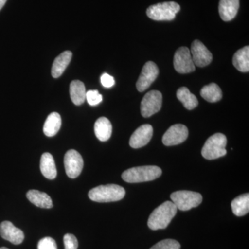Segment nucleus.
I'll return each mask as SVG.
<instances>
[{
  "mask_svg": "<svg viewBox=\"0 0 249 249\" xmlns=\"http://www.w3.org/2000/svg\"><path fill=\"white\" fill-rule=\"evenodd\" d=\"M232 213L237 217H242L249 211V195H242L234 199L231 202Z\"/></svg>",
  "mask_w": 249,
  "mask_h": 249,
  "instance_id": "nucleus-25",
  "label": "nucleus"
},
{
  "mask_svg": "<svg viewBox=\"0 0 249 249\" xmlns=\"http://www.w3.org/2000/svg\"><path fill=\"white\" fill-rule=\"evenodd\" d=\"M101 84L106 88H110L115 84V80L112 76L107 73H103L101 77Z\"/></svg>",
  "mask_w": 249,
  "mask_h": 249,
  "instance_id": "nucleus-30",
  "label": "nucleus"
},
{
  "mask_svg": "<svg viewBox=\"0 0 249 249\" xmlns=\"http://www.w3.org/2000/svg\"><path fill=\"white\" fill-rule=\"evenodd\" d=\"M0 249H9L6 248V247H1V248H0Z\"/></svg>",
  "mask_w": 249,
  "mask_h": 249,
  "instance_id": "nucleus-32",
  "label": "nucleus"
},
{
  "mask_svg": "<svg viewBox=\"0 0 249 249\" xmlns=\"http://www.w3.org/2000/svg\"><path fill=\"white\" fill-rule=\"evenodd\" d=\"M174 67L180 73H191L196 70L191 51L188 47H180L177 50L174 56Z\"/></svg>",
  "mask_w": 249,
  "mask_h": 249,
  "instance_id": "nucleus-8",
  "label": "nucleus"
},
{
  "mask_svg": "<svg viewBox=\"0 0 249 249\" xmlns=\"http://www.w3.org/2000/svg\"><path fill=\"white\" fill-rule=\"evenodd\" d=\"M188 129L182 124L172 125L163 136L162 142L166 146H173L182 143L188 138Z\"/></svg>",
  "mask_w": 249,
  "mask_h": 249,
  "instance_id": "nucleus-11",
  "label": "nucleus"
},
{
  "mask_svg": "<svg viewBox=\"0 0 249 249\" xmlns=\"http://www.w3.org/2000/svg\"><path fill=\"white\" fill-rule=\"evenodd\" d=\"M181 9L175 1H166L152 5L147 9L146 14L150 19L157 21H171Z\"/></svg>",
  "mask_w": 249,
  "mask_h": 249,
  "instance_id": "nucleus-5",
  "label": "nucleus"
},
{
  "mask_svg": "<svg viewBox=\"0 0 249 249\" xmlns=\"http://www.w3.org/2000/svg\"><path fill=\"white\" fill-rule=\"evenodd\" d=\"M162 170L155 165L134 167L125 170L122 174V178L127 183H141L153 181L160 178Z\"/></svg>",
  "mask_w": 249,
  "mask_h": 249,
  "instance_id": "nucleus-2",
  "label": "nucleus"
},
{
  "mask_svg": "<svg viewBox=\"0 0 249 249\" xmlns=\"http://www.w3.org/2000/svg\"><path fill=\"white\" fill-rule=\"evenodd\" d=\"M86 100L90 106H97L102 102L103 96L98 92V90H90L86 92Z\"/></svg>",
  "mask_w": 249,
  "mask_h": 249,
  "instance_id": "nucleus-27",
  "label": "nucleus"
},
{
  "mask_svg": "<svg viewBox=\"0 0 249 249\" xmlns=\"http://www.w3.org/2000/svg\"><path fill=\"white\" fill-rule=\"evenodd\" d=\"M94 132L96 137L101 142H107L112 133V125L109 119L106 117H101L94 124Z\"/></svg>",
  "mask_w": 249,
  "mask_h": 249,
  "instance_id": "nucleus-17",
  "label": "nucleus"
},
{
  "mask_svg": "<svg viewBox=\"0 0 249 249\" xmlns=\"http://www.w3.org/2000/svg\"><path fill=\"white\" fill-rule=\"evenodd\" d=\"M181 245L179 242L173 239H166L160 241L150 249H180Z\"/></svg>",
  "mask_w": 249,
  "mask_h": 249,
  "instance_id": "nucleus-26",
  "label": "nucleus"
},
{
  "mask_svg": "<svg viewBox=\"0 0 249 249\" xmlns=\"http://www.w3.org/2000/svg\"><path fill=\"white\" fill-rule=\"evenodd\" d=\"M232 64L238 71L249 72V47L246 46L239 49L232 58Z\"/></svg>",
  "mask_w": 249,
  "mask_h": 249,
  "instance_id": "nucleus-21",
  "label": "nucleus"
},
{
  "mask_svg": "<svg viewBox=\"0 0 249 249\" xmlns=\"http://www.w3.org/2000/svg\"><path fill=\"white\" fill-rule=\"evenodd\" d=\"M177 97L181 101L186 109L192 110L197 107V98L186 87H182L177 91Z\"/></svg>",
  "mask_w": 249,
  "mask_h": 249,
  "instance_id": "nucleus-23",
  "label": "nucleus"
},
{
  "mask_svg": "<svg viewBox=\"0 0 249 249\" xmlns=\"http://www.w3.org/2000/svg\"><path fill=\"white\" fill-rule=\"evenodd\" d=\"M162 94L152 90L145 95L141 103V113L143 117H150L160 111L162 106Z\"/></svg>",
  "mask_w": 249,
  "mask_h": 249,
  "instance_id": "nucleus-7",
  "label": "nucleus"
},
{
  "mask_svg": "<svg viewBox=\"0 0 249 249\" xmlns=\"http://www.w3.org/2000/svg\"><path fill=\"white\" fill-rule=\"evenodd\" d=\"M71 52L65 51L55 59L52 69V74L54 78H58L61 76L71 62Z\"/></svg>",
  "mask_w": 249,
  "mask_h": 249,
  "instance_id": "nucleus-19",
  "label": "nucleus"
},
{
  "mask_svg": "<svg viewBox=\"0 0 249 249\" xmlns=\"http://www.w3.org/2000/svg\"><path fill=\"white\" fill-rule=\"evenodd\" d=\"M227 139L224 134L216 133L205 142L201 150L203 157L208 160H216L227 155Z\"/></svg>",
  "mask_w": 249,
  "mask_h": 249,
  "instance_id": "nucleus-4",
  "label": "nucleus"
},
{
  "mask_svg": "<svg viewBox=\"0 0 249 249\" xmlns=\"http://www.w3.org/2000/svg\"><path fill=\"white\" fill-rule=\"evenodd\" d=\"M40 170L45 178L54 179L57 176L56 166L53 156L48 152L44 153L41 157Z\"/></svg>",
  "mask_w": 249,
  "mask_h": 249,
  "instance_id": "nucleus-18",
  "label": "nucleus"
},
{
  "mask_svg": "<svg viewBox=\"0 0 249 249\" xmlns=\"http://www.w3.org/2000/svg\"><path fill=\"white\" fill-rule=\"evenodd\" d=\"M61 116L57 112L49 114L44 124L43 132L48 137H54L61 127Z\"/></svg>",
  "mask_w": 249,
  "mask_h": 249,
  "instance_id": "nucleus-20",
  "label": "nucleus"
},
{
  "mask_svg": "<svg viewBox=\"0 0 249 249\" xmlns=\"http://www.w3.org/2000/svg\"><path fill=\"white\" fill-rule=\"evenodd\" d=\"M27 197L33 204L37 207L42 209H52L53 207L52 198L43 192L31 190L27 192Z\"/></svg>",
  "mask_w": 249,
  "mask_h": 249,
  "instance_id": "nucleus-16",
  "label": "nucleus"
},
{
  "mask_svg": "<svg viewBox=\"0 0 249 249\" xmlns=\"http://www.w3.org/2000/svg\"><path fill=\"white\" fill-rule=\"evenodd\" d=\"M70 96L72 102L76 106H80L86 100V89L84 83L80 80H73L70 84Z\"/></svg>",
  "mask_w": 249,
  "mask_h": 249,
  "instance_id": "nucleus-22",
  "label": "nucleus"
},
{
  "mask_svg": "<svg viewBox=\"0 0 249 249\" xmlns=\"http://www.w3.org/2000/svg\"><path fill=\"white\" fill-rule=\"evenodd\" d=\"M37 249H58L56 242L50 237H46L39 241Z\"/></svg>",
  "mask_w": 249,
  "mask_h": 249,
  "instance_id": "nucleus-28",
  "label": "nucleus"
},
{
  "mask_svg": "<svg viewBox=\"0 0 249 249\" xmlns=\"http://www.w3.org/2000/svg\"><path fill=\"white\" fill-rule=\"evenodd\" d=\"M240 7V0H220L219 13L222 20L225 22L235 18Z\"/></svg>",
  "mask_w": 249,
  "mask_h": 249,
  "instance_id": "nucleus-15",
  "label": "nucleus"
},
{
  "mask_svg": "<svg viewBox=\"0 0 249 249\" xmlns=\"http://www.w3.org/2000/svg\"><path fill=\"white\" fill-rule=\"evenodd\" d=\"M177 212L178 209L173 201H165L154 210L149 217L147 225L153 231L166 229Z\"/></svg>",
  "mask_w": 249,
  "mask_h": 249,
  "instance_id": "nucleus-1",
  "label": "nucleus"
},
{
  "mask_svg": "<svg viewBox=\"0 0 249 249\" xmlns=\"http://www.w3.org/2000/svg\"><path fill=\"white\" fill-rule=\"evenodd\" d=\"M201 97L209 103H216L222 98V91L215 83L206 85L201 89Z\"/></svg>",
  "mask_w": 249,
  "mask_h": 249,
  "instance_id": "nucleus-24",
  "label": "nucleus"
},
{
  "mask_svg": "<svg viewBox=\"0 0 249 249\" xmlns=\"http://www.w3.org/2000/svg\"><path fill=\"white\" fill-rule=\"evenodd\" d=\"M153 128L149 124H142L134 131L129 139V145L132 148H140L146 145L151 140Z\"/></svg>",
  "mask_w": 249,
  "mask_h": 249,
  "instance_id": "nucleus-13",
  "label": "nucleus"
},
{
  "mask_svg": "<svg viewBox=\"0 0 249 249\" xmlns=\"http://www.w3.org/2000/svg\"><path fill=\"white\" fill-rule=\"evenodd\" d=\"M0 235L4 240L16 245H20L24 239L22 231L15 227L9 221H4L0 224Z\"/></svg>",
  "mask_w": 249,
  "mask_h": 249,
  "instance_id": "nucleus-14",
  "label": "nucleus"
},
{
  "mask_svg": "<svg viewBox=\"0 0 249 249\" xmlns=\"http://www.w3.org/2000/svg\"><path fill=\"white\" fill-rule=\"evenodd\" d=\"M170 199L177 209L182 211L197 207L203 200L202 196L199 193L188 191L175 192L172 193Z\"/></svg>",
  "mask_w": 249,
  "mask_h": 249,
  "instance_id": "nucleus-6",
  "label": "nucleus"
},
{
  "mask_svg": "<svg viewBox=\"0 0 249 249\" xmlns=\"http://www.w3.org/2000/svg\"><path fill=\"white\" fill-rule=\"evenodd\" d=\"M63 240L65 249H78V242L76 236L67 233L64 236Z\"/></svg>",
  "mask_w": 249,
  "mask_h": 249,
  "instance_id": "nucleus-29",
  "label": "nucleus"
},
{
  "mask_svg": "<svg viewBox=\"0 0 249 249\" xmlns=\"http://www.w3.org/2000/svg\"><path fill=\"white\" fill-rule=\"evenodd\" d=\"M191 54L194 65L196 67L207 66L213 60L212 53L199 40H195L192 43Z\"/></svg>",
  "mask_w": 249,
  "mask_h": 249,
  "instance_id": "nucleus-12",
  "label": "nucleus"
},
{
  "mask_svg": "<svg viewBox=\"0 0 249 249\" xmlns=\"http://www.w3.org/2000/svg\"><path fill=\"white\" fill-rule=\"evenodd\" d=\"M6 1H7V0H0V11L2 9L4 4H6Z\"/></svg>",
  "mask_w": 249,
  "mask_h": 249,
  "instance_id": "nucleus-31",
  "label": "nucleus"
},
{
  "mask_svg": "<svg viewBox=\"0 0 249 249\" xmlns=\"http://www.w3.org/2000/svg\"><path fill=\"white\" fill-rule=\"evenodd\" d=\"M125 196L123 187L116 184L102 185L93 188L89 192V199L96 202L106 203L120 201Z\"/></svg>",
  "mask_w": 249,
  "mask_h": 249,
  "instance_id": "nucleus-3",
  "label": "nucleus"
},
{
  "mask_svg": "<svg viewBox=\"0 0 249 249\" xmlns=\"http://www.w3.org/2000/svg\"><path fill=\"white\" fill-rule=\"evenodd\" d=\"M159 71L158 67L155 62L149 61L145 64L142 68V73L137 83V90L140 92L145 91L150 88L152 83L155 82L158 77Z\"/></svg>",
  "mask_w": 249,
  "mask_h": 249,
  "instance_id": "nucleus-10",
  "label": "nucleus"
},
{
  "mask_svg": "<svg viewBox=\"0 0 249 249\" xmlns=\"http://www.w3.org/2000/svg\"><path fill=\"white\" fill-rule=\"evenodd\" d=\"M64 164L67 176L71 178H76L81 173L84 162L79 152L75 150H70L65 154Z\"/></svg>",
  "mask_w": 249,
  "mask_h": 249,
  "instance_id": "nucleus-9",
  "label": "nucleus"
}]
</instances>
